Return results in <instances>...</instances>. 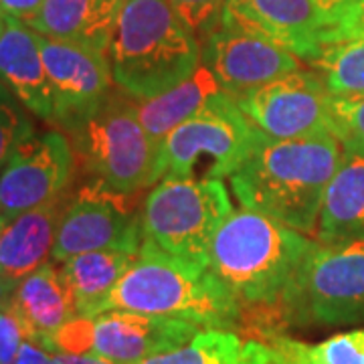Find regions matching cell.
<instances>
[{
	"label": "cell",
	"instance_id": "obj_32",
	"mask_svg": "<svg viewBox=\"0 0 364 364\" xmlns=\"http://www.w3.org/2000/svg\"><path fill=\"white\" fill-rule=\"evenodd\" d=\"M14 364H59L55 354L47 348H43L41 344L33 342V340H25V344L21 346L18 356Z\"/></svg>",
	"mask_w": 364,
	"mask_h": 364
},
{
	"label": "cell",
	"instance_id": "obj_20",
	"mask_svg": "<svg viewBox=\"0 0 364 364\" xmlns=\"http://www.w3.org/2000/svg\"><path fill=\"white\" fill-rule=\"evenodd\" d=\"M316 233L320 243H364V150H344L328 184Z\"/></svg>",
	"mask_w": 364,
	"mask_h": 364
},
{
	"label": "cell",
	"instance_id": "obj_37",
	"mask_svg": "<svg viewBox=\"0 0 364 364\" xmlns=\"http://www.w3.org/2000/svg\"><path fill=\"white\" fill-rule=\"evenodd\" d=\"M4 23H6V14L0 11V35H2V31H4Z\"/></svg>",
	"mask_w": 364,
	"mask_h": 364
},
{
	"label": "cell",
	"instance_id": "obj_14",
	"mask_svg": "<svg viewBox=\"0 0 364 364\" xmlns=\"http://www.w3.org/2000/svg\"><path fill=\"white\" fill-rule=\"evenodd\" d=\"M221 25L273 41L308 63L324 51L326 26L312 0H227Z\"/></svg>",
	"mask_w": 364,
	"mask_h": 364
},
{
	"label": "cell",
	"instance_id": "obj_22",
	"mask_svg": "<svg viewBox=\"0 0 364 364\" xmlns=\"http://www.w3.org/2000/svg\"><path fill=\"white\" fill-rule=\"evenodd\" d=\"M221 87L207 67L200 65L188 79L174 85L160 95L138 100V116L144 130L156 144L164 142L174 128H178L191 116L219 93Z\"/></svg>",
	"mask_w": 364,
	"mask_h": 364
},
{
	"label": "cell",
	"instance_id": "obj_4",
	"mask_svg": "<svg viewBox=\"0 0 364 364\" xmlns=\"http://www.w3.org/2000/svg\"><path fill=\"white\" fill-rule=\"evenodd\" d=\"M107 57L117 90L134 100L172 90L203 65L200 43L168 0H124Z\"/></svg>",
	"mask_w": 364,
	"mask_h": 364
},
{
	"label": "cell",
	"instance_id": "obj_7",
	"mask_svg": "<svg viewBox=\"0 0 364 364\" xmlns=\"http://www.w3.org/2000/svg\"><path fill=\"white\" fill-rule=\"evenodd\" d=\"M233 213L219 178H162L144 198L146 239L181 259L208 267V251L221 225Z\"/></svg>",
	"mask_w": 364,
	"mask_h": 364
},
{
	"label": "cell",
	"instance_id": "obj_2",
	"mask_svg": "<svg viewBox=\"0 0 364 364\" xmlns=\"http://www.w3.org/2000/svg\"><path fill=\"white\" fill-rule=\"evenodd\" d=\"M316 245L291 227L241 208L233 210L215 235L208 267L241 308L277 318L282 299Z\"/></svg>",
	"mask_w": 364,
	"mask_h": 364
},
{
	"label": "cell",
	"instance_id": "obj_26",
	"mask_svg": "<svg viewBox=\"0 0 364 364\" xmlns=\"http://www.w3.org/2000/svg\"><path fill=\"white\" fill-rule=\"evenodd\" d=\"M330 130L344 150H364V93L330 95Z\"/></svg>",
	"mask_w": 364,
	"mask_h": 364
},
{
	"label": "cell",
	"instance_id": "obj_25",
	"mask_svg": "<svg viewBox=\"0 0 364 364\" xmlns=\"http://www.w3.org/2000/svg\"><path fill=\"white\" fill-rule=\"evenodd\" d=\"M330 95L364 93V39H348L324 47L312 63Z\"/></svg>",
	"mask_w": 364,
	"mask_h": 364
},
{
	"label": "cell",
	"instance_id": "obj_35",
	"mask_svg": "<svg viewBox=\"0 0 364 364\" xmlns=\"http://www.w3.org/2000/svg\"><path fill=\"white\" fill-rule=\"evenodd\" d=\"M14 287H16L14 282L6 279V277H0V304H4V301H9V299H11Z\"/></svg>",
	"mask_w": 364,
	"mask_h": 364
},
{
	"label": "cell",
	"instance_id": "obj_23",
	"mask_svg": "<svg viewBox=\"0 0 364 364\" xmlns=\"http://www.w3.org/2000/svg\"><path fill=\"white\" fill-rule=\"evenodd\" d=\"M140 364H279L263 340H243L233 330H200L181 348Z\"/></svg>",
	"mask_w": 364,
	"mask_h": 364
},
{
	"label": "cell",
	"instance_id": "obj_18",
	"mask_svg": "<svg viewBox=\"0 0 364 364\" xmlns=\"http://www.w3.org/2000/svg\"><path fill=\"white\" fill-rule=\"evenodd\" d=\"M9 301L21 316L28 340L47 350H51L53 336L77 316L65 275L49 261L23 277Z\"/></svg>",
	"mask_w": 364,
	"mask_h": 364
},
{
	"label": "cell",
	"instance_id": "obj_10",
	"mask_svg": "<svg viewBox=\"0 0 364 364\" xmlns=\"http://www.w3.org/2000/svg\"><path fill=\"white\" fill-rule=\"evenodd\" d=\"M75 174V152L65 134L31 138L0 172V215L16 217L63 198Z\"/></svg>",
	"mask_w": 364,
	"mask_h": 364
},
{
	"label": "cell",
	"instance_id": "obj_3",
	"mask_svg": "<svg viewBox=\"0 0 364 364\" xmlns=\"http://www.w3.org/2000/svg\"><path fill=\"white\" fill-rule=\"evenodd\" d=\"M109 310L176 318L203 330H235L243 320L241 304L210 267L170 255L146 237L100 314Z\"/></svg>",
	"mask_w": 364,
	"mask_h": 364
},
{
	"label": "cell",
	"instance_id": "obj_30",
	"mask_svg": "<svg viewBox=\"0 0 364 364\" xmlns=\"http://www.w3.org/2000/svg\"><path fill=\"white\" fill-rule=\"evenodd\" d=\"M348 39H364V0H354L350 6L326 28L324 47Z\"/></svg>",
	"mask_w": 364,
	"mask_h": 364
},
{
	"label": "cell",
	"instance_id": "obj_34",
	"mask_svg": "<svg viewBox=\"0 0 364 364\" xmlns=\"http://www.w3.org/2000/svg\"><path fill=\"white\" fill-rule=\"evenodd\" d=\"M59 364H117L114 360H107L104 356H97L93 352L87 354H67V352H53Z\"/></svg>",
	"mask_w": 364,
	"mask_h": 364
},
{
	"label": "cell",
	"instance_id": "obj_15",
	"mask_svg": "<svg viewBox=\"0 0 364 364\" xmlns=\"http://www.w3.org/2000/svg\"><path fill=\"white\" fill-rule=\"evenodd\" d=\"M200 330L196 324L176 318L109 310L93 318L91 352L117 364H140L181 348Z\"/></svg>",
	"mask_w": 364,
	"mask_h": 364
},
{
	"label": "cell",
	"instance_id": "obj_21",
	"mask_svg": "<svg viewBox=\"0 0 364 364\" xmlns=\"http://www.w3.org/2000/svg\"><path fill=\"white\" fill-rule=\"evenodd\" d=\"M136 253L122 249H102L81 253L63 261L61 272L71 287L77 316L95 318L112 289L130 269Z\"/></svg>",
	"mask_w": 364,
	"mask_h": 364
},
{
	"label": "cell",
	"instance_id": "obj_28",
	"mask_svg": "<svg viewBox=\"0 0 364 364\" xmlns=\"http://www.w3.org/2000/svg\"><path fill=\"white\" fill-rule=\"evenodd\" d=\"M172 11L184 26L195 35L198 43L215 33L223 21V11L227 0H168Z\"/></svg>",
	"mask_w": 364,
	"mask_h": 364
},
{
	"label": "cell",
	"instance_id": "obj_12",
	"mask_svg": "<svg viewBox=\"0 0 364 364\" xmlns=\"http://www.w3.org/2000/svg\"><path fill=\"white\" fill-rule=\"evenodd\" d=\"M41 55L53 93V122L63 130L104 104L114 91L112 65L104 53L39 35Z\"/></svg>",
	"mask_w": 364,
	"mask_h": 364
},
{
	"label": "cell",
	"instance_id": "obj_24",
	"mask_svg": "<svg viewBox=\"0 0 364 364\" xmlns=\"http://www.w3.org/2000/svg\"><path fill=\"white\" fill-rule=\"evenodd\" d=\"M279 364H364V328L334 334L322 342H299L284 334H265Z\"/></svg>",
	"mask_w": 364,
	"mask_h": 364
},
{
	"label": "cell",
	"instance_id": "obj_36",
	"mask_svg": "<svg viewBox=\"0 0 364 364\" xmlns=\"http://www.w3.org/2000/svg\"><path fill=\"white\" fill-rule=\"evenodd\" d=\"M13 221V217H6V215H0V239H2V235L6 231V227H9V223Z\"/></svg>",
	"mask_w": 364,
	"mask_h": 364
},
{
	"label": "cell",
	"instance_id": "obj_33",
	"mask_svg": "<svg viewBox=\"0 0 364 364\" xmlns=\"http://www.w3.org/2000/svg\"><path fill=\"white\" fill-rule=\"evenodd\" d=\"M312 2L314 6L318 9L320 16H322V21H324V26L328 28V26L338 18L340 14L350 6L354 0H312Z\"/></svg>",
	"mask_w": 364,
	"mask_h": 364
},
{
	"label": "cell",
	"instance_id": "obj_11",
	"mask_svg": "<svg viewBox=\"0 0 364 364\" xmlns=\"http://www.w3.org/2000/svg\"><path fill=\"white\" fill-rule=\"evenodd\" d=\"M116 198L122 196L107 195L93 186L81 191L63 210L53 245V261L63 263L102 249L138 253L144 241L142 219L126 210Z\"/></svg>",
	"mask_w": 364,
	"mask_h": 364
},
{
	"label": "cell",
	"instance_id": "obj_8",
	"mask_svg": "<svg viewBox=\"0 0 364 364\" xmlns=\"http://www.w3.org/2000/svg\"><path fill=\"white\" fill-rule=\"evenodd\" d=\"M287 324H364V243H318L277 308Z\"/></svg>",
	"mask_w": 364,
	"mask_h": 364
},
{
	"label": "cell",
	"instance_id": "obj_1",
	"mask_svg": "<svg viewBox=\"0 0 364 364\" xmlns=\"http://www.w3.org/2000/svg\"><path fill=\"white\" fill-rule=\"evenodd\" d=\"M342 158L344 146L334 134L299 140H275L265 134L233 172L231 188L243 208L310 235Z\"/></svg>",
	"mask_w": 364,
	"mask_h": 364
},
{
	"label": "cell",
	"instance_id": "obj_9",
	"mask_svg": "<svg viewBox=\"0 0 364 364\" xmlns=\"http://www.w3.org/2000/svg\"><path fill=\"white\" fill-rule=\"evenodd\" d=\"M241 112L275 140H299L330 130V93L318 73L291 71L239 95Z\"/></svg>",
	"mask_w": 364,
	"mask_h": 364
},
{
	"label": "cell",
	"instance_id": "obj_13",
	"mask_svg": "<svg viewBox=\"0 0 364 364\" xmlns=\"http://www.w3.org/2000/svg\"><path fill=\"white\" fill-rule=\"evenodd\" d=\"M200 63L233 100L299 69L298 57L273 41L223 25L200 43Z\"/></svg>",
	"mask_w": 364,
	"mask_h": 364
},
{
	"label": "cell",
	"instance_id": "obj_16",
	"mask_svg": "<svg viewBox=\"0 0 364 364\" xmlns=\"http://www.w3.org/2000/svg\"><path fill=\"white\" fill-rule=\"evenodd\" d=\"M0 85L41 119L53 122V93L41 55L39 33L6 14L0 35Z\"/></svg>",
	"mask_w": 364,
	"mask_h": 364
},
{
	"label": "cell",
	"instance_id": "obj_5",
	"mask_svg": "<svg viewBox=\"0 0 364 364\" xmlns=\"http://www.w3.org/2000/svg\"><path fill=\"white\" fill-rule=\"evenodd\" d=\"M65 132L93 188L124 198L162 181L160 144L144 130L138 100L122 90Z\"/></svg>",
	"mask_w": 364,
	"mask_h": 364
},
{
	"label": "cell",
	"instance_id": "obj_6",
	"mask_svg": "<svg viewBox=\"0 0 364 364\" xmlns=\"http://www.w3.org/2000/svg\"><path fill=\"white\" fill-rule=\"evenodd\" d=\"M263 136L233 97L219 91L160 144L162 178H196V168L203 178H231Z\"/></svg>",
	"mask_w": 364,
	"mask_h": 364
},
{
	"label": "cell",
	"instance_id": "obj_27",
	"mask_svg": "<svg viewBox=\"0 0 364 364\" xmlns=\"http://www.w3.org/2000/svg\"><path fill=\"white\" fill-rule=\"evenodd\" d=\"M33 136L35 128L25 109L6 95H0V168L6 166Z\"/></svg>",
	"mask_w": 364,
	"mask_h": 364
},
{
	"label": "cell",
	"instance_id": "obj_29",
	"mask_svg": "<svg viewBox=\"0 0 364 364\" xmlns=\"http://www.w3.org/2000/svg\"><path fill=\"white\" fill-rule=\"evenodd\" d=\"M25 340L28 334L13 304H0V364H14Z\"/></svg>",
	"mask_w": 364,
	"mask_h": 364
},
{
	"label": "cell",
	"instance_id": "obj_19",
	"mask_svg": "<svg viewBox=\"0 0 364 364\" xmlns=\"http://www.w3.org/2000/svg\"><path fill=\"white\" fill-rule=\"evenodd\" d=\"M65 208L63 198H59L21 213L9 223L0 239V277L18 284L49 261Z\"/></svg>",
	"mask_w": 364,
	"mask_h": 364
},
{
	"label": "cell",
	"instance_id": "obj_31",
	"mask_svg": "<svg viewBox=\"0 0 364 364\" xmlns=\"http://www.w3.org/2000/svg\"><path fill=\"white\" fill-rule=\"evenodd\" d=\"M41 6H43V0H0V11L23 23L33 21Z\"/></svg>",
	"mask_w": 364,
	"mask_h": 364
},
{
	"label": "cell",
	"instance_id": "obj_17",
	"mask_svg": "<svg viewBox=\"0 0 364 364\" xmlns=\"http://www.w3.org/2000/svg\"><path fill=\"white\" fill-rule=\"evenodd\" d=\"M124 0H43L26 25L51 39L75 43L107 55Z\"/></svg>",
	"mask_w": 364,
	"mask_h": 364
}]
</instances>
